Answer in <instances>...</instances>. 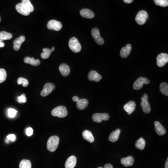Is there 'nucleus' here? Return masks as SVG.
Masks as SVG:
<instances>
[{
    "instance_id": "nucleus-1",
    "label": "nucleus",
    "mask_w": 168,
    "mask_h": 168,
    "mask_svg": "<svg viewBox=\"0 0 168 168\" xmlns=\"http://www.w3.org/2000/svg\"><path fill=\"white\" fill-rule=\"evenodd\" d=\"M59 143V138L58 137L56 136L50 137L47 143V149L50 152H54L58 148Z\"/></svg>"
},
{
    "instance_id": "nucleus-2",
    "label": "nucleus",
    "mask_w": 168,
    "mask_h": 168,
    "mask_svg": "<svg viewBox=\"0 0 168 168\" xmlns=\"http://www.w3.org/2000/svg\"><path fill=\"white\" fill-rule=\"evenodd\" d=\"M52 114L54 116H57L59 118H64L68 114L67 109L64 106H58L54 108L52 111Z\"/></svg>"
},
{
    "instance_id": "nucleus-3",
    "label": "nucleus",
    "mask_w": 168,
    "mask_h": 168,
    "mask_svg": "<svg viewBox=\"0 0 168 168\" xmlns=\"http://www.w3.org/2000/svg\"><path fill=\"white\" fill-rule=\"evenodd\" d=\"M69 47L74 52H79L81 50V45L78 39L75 37H73L69 40Z\"/></svg>"
},
{
    "instance_id": "nucleus-4",
    "label": "nucleus",
    "mask_w": 168,
    "mask_h": 168,
    "mask_svg": "<svg viewBox=\"0 0 168 168\" xmlns=\"http://www.w3.org/2000/svg\"><path fill=\"white\" fill-rule=\"evenodd\" d=\"M148 13L145 10H140L137 14L136 17V21L139 25H143L148 18Z\"/></svg>"
},
{
    "instance_id": "nucleus-5",
    "label": "nucleus",
    "mask_w": 168,
    "mask_h": 168,
    "mask_svg": "<svg viewBox=\"0 0 168 168\" xmlns=\"http://www.w3.org/2000/svg\"><path fill=\"white\" fill-rule=\"evenodd\" d=\"M148 100V96L147 94L145 93L141 98L142 101L140 102V105L143 112L145 114H149L150 113L151 111V106L149 105V102Z\"/></svg>"
},
{
    "instance_id": "nucleus-6",
    "label": "nucleus",
    "mask_w": 168,
    "mask_h": 168,
    "mask_svg": "<svg viewBox=\"0 0 168 168\" xmlns=\"http://www.w3.org/2000/svg\"><path fill=\"white\" fill-rule=\"evenodd\" d=\"M149 83L150 82L149 80L147 79V78L140 77L134 82V84L133 85V88L134 90H138L142 88L144 84L148 85L149 84Z\"/></svg>"
},
{
    "instance_id": "nucleus-7",
    "label": "nucleus",
    "mask_w": 168,
    "mask_h": 168,
    "mask_svg": "<svg viewBox=\"0 0 168 168\" xmlns=\"http://www.w3.org/2000/svg\"><path fill=\"white\" fill-rule=\"evenodd\" d=\"M92 119L94 122L97 123H100L103 120H108L109 119V116L107 113H96L93 114Z\"/></svg>"
},
{
    "instance_id": "nucleus-8",
    "label": "nucleus",
    "mask_w": 168,
    "mask_h": 168,
    "mask_svg": "<svg viewBox=\"0 0 168 168\" xmlns=\"http://www.w3.org/2000/svg\"><path fill=\"white\" fill-rule=\"evenodd\" d=\"M47 28L50 30H54L58 32L61 30L62 24L60 22L56 20H51L48 22Z\"/></svg>"
},
{
    "instance_id": "nucleus-9",
    "label": "nucleus",
    "mask_w": 168,
    "mask_h": 168,
    "mask_svg": "<svg viewBox=\"0 0 168 168\" xmlns=\"http://www.w3.org/2000/svg\"><path fill=\"white\" fill-rule=\"evenodd\" d=\"M91 34L94 41L97 44L99 45H102L104 44V41L103 38L100 36L99 29L97 28H93L91 31Z\"/></svg>"
},
{
    "instance_id": "nucleus-10",
    "label": "nucleus",
    "mask_w": 168,
    "mask_h": 168,
    "mask_svg": "<svg viewBox=\"0 0 168 168\" xmlns=\"http://www.w3.org/2000/svg\"><path fill=\"white\" fill-rule=\"evenodd\" d=\"M157 64L158 67H164L168 62V55L166 53H161L157 58Z\"/></svg>"
},
{
    "instance_id": "nucleus-11",
    "label": "nucleus",
    "mask_w": 168,
    "mask_h": 168,
    "mask_svg": "<svg viewBox=\"0 0 168 168\" xmlns=\"http://www.w3.org/2000/svg\"><path fill=\"white\" fill-rule=\"evenodd\" d=\"M55 88V86L52 83H47L45 84L44 89L41 93V95L46 97L50 94Z\"/></svg>"
},
{
    "instance_id": "nucleus-12",
    "label": "nucleus",
    "mask_w": 168,
    "mask_h": 168,
    "mask_svg": "<svg viewBox=\"0 0 168 168\" xmlns=\"http://www.w3.org/2000/svg\"><path fill=\"white\" fill-rule=\"evenodd\" d=\"M136 108V103L133 101H130L125 104L123 108H124V110L127 112L128 114L130 115L134 111Z\"/></svg>"
},
{
    "instance_id": "nucleus-13",
    "label": "nucleus",
    "mask_w": 168,
    "mask_h": 168,
    "mask_svg": "<svg viewBox=\"0 0 168 168\" xmlns=\"http://www.w3.org/2000/svg\"><path fill=\"white\" fill-rule=\"evenodd\" d=\"M88 79L90 81H94L97 82L102 79V76L95 71L93 70L89 72Z\"/></svg>"
},
{
    "instance_id": "nucleus-14",
    "label": "nucleus",
    "mask_w": 168,
    "mask_h": 168,
    "mask_svg": "<svg viewBox=\"0 0 168 168\" xmlns=\"http://www.w3.org/2000/svg\"><path fill=\"white\" fill-rule=\"evenodd\" d=\"M154 124L155 125V131L159 136H163L165 134L166 132L165 129L159 122L156 121L154 122Z\"/></svg>"
},
{
    "instance_id": "nucleus-15",
    "label": "nucleus",
    "mask_w": 168,
    "mask_h": 168,
    "mask_svg": "<svg viewBox=\"0 0 168 168\" xmlns=\"http://www.w3.org/2000/svg\"><path fill=\"white\" fill-rule=\"evenodd\" d=\"M25 40V37L24 36H21L19 38H17L14 40L13 44H14V50L15 51H18L21 48V45L24 42Z\"/></svg>"
},
{
    "instance_id": "nucleus-16",
    "label": "nucleus",
    "mask_w": 168,
    "mask_h": 168,
    "mask_svg": "<svg viewBox=\"0 0 168 168\" xmlns=\"http://www.w3.org/2000/svg\"><path fill=\"white\" fill-rule=\"evenodd\" d=\"M132 50V46L130 44H127L120 50V55L122 58H126L129 55Z\"/></svg>"
},
{
    "instance_id": "nucleus-17",
    "label": "nucleus",
    "mask_w": 168,
    "mask_h": 168,
    "mask_svg": "<svg viewBox=\"0 0 168 168\" xmlns=\"http://www.w3.org/2000/svg\"><path fill=\"white\" fill-rule=\"evenodd\" d=\"M77 163V158L75 156H72L69 157L65 162V168H74Z\"/></svg>"
},
{
    "instance_id": "nucleus-18",
    "label": "nucleus",
    "mask_w": 168,
    "mask_h": 168,
    "mask_svg": "<svg viewBox=\"0 0 168 168\" xmlns=\"http://www.w3.org/2000/svg\"><path fill=\"white\" fill-rule=\"evenodd\" d=\"M15 9L17 11L21 14L22 15L27 16L30 14V12L28 11V10L26 9L24 5L22 3H19L15 6Z\"/></svg>"
},
{
    "instance_id": "nucleus-19",
    "label": "nucleus",
    "mask_w": 168,
    "mask_h": 168,
    "mask_svg": "<svg viewBox=\"0 0 168 168\" xmlns=\"http://www.w3.org/2000/svg\"><path fill=\"white\" fill-rule=\"evenodd\" d=\"M80 14L83 17L88 19H92L94 17V13L89 9H82L80 11Z\"/></svg>"
},
{
    "instance_id": "nucleus-20",
    "label": "nucleus",
    "mask_w": 168,
    "mask_h": 168,
    "mask_svg": "<svg viewBox=\"0 0 168 168\" xmlns=\"http://www.w3.org/2000/svg\"><path fill=\"white\" fill-rule=\"evenodd\" d=\"M59 70L62 75L64 77L67 76L70 73V68L68 65L65 64L60 65L59 67Z\"/></svg>"
},
{
    "instance_id": "nucleus-21",
    "label": "nucleus",
    "mask_w": 168,
    "mask_h": 168,
    "mask_svg": "<svg viewBox=\"0 0 168 168\" xmlns=\"http://www.w3.org/2000/svg\"><path fill=\"white\" fill-rule=\"evenodd\" d=\"M121 163L125 167L132 166L134 164V159L132 156H129L126 158H122L121 159Z\"/></svg>"
},
{
    "instance_id": "nucleus-22",
    "label": "nucleus",
    "mask_w": 168,
    "mask_h": 168,
    "mask_svg": "<svg viewBox=\"0 0 168 168\" xmlns=\"http://www.w3.org/2000/svg\"><path fill=\"white\" fill-rule=\"evenodd\" d=\"M120 133V129H116V130L111 133L109 136V140L113 142H116L117 140H118L119 139Z\"/></svg>"
},
{
    "instance_id": "nucleus-23",
    "label": "nucleus",
    "mask_w": 168,
    "mask_h": 168,
    "mask_svg": "<svg viewBox=\"0 0 168 168\" xmlns=\"http://www.w3.org/2000/svg\"><path fill=\"white\" fill-rule=\"evenodd\" d=\"M83 138L87 141L92 143L94 141V138L92 132L89 130H85L82 133Z\"/></svg>"
},
{
    "instance_id": "nucleus-24",
    "label": "nucleus",
    "mask_w": 168,
    "mask_h": 168,
    "mask_svg": "<svg viewBox=\"0 0 168 168\" xmlns=\"http://www.w3.org/2000/svg\"><path fill=\"white\" fill-rule=\"evenodd\" d=\"M88 105V101L85 99H79L77 102V107L79 110H82L87 108Z\"/></svg>"
},
{
    "instance_id": "nucleus-25",
    "label": "nucleus",
    "mask_w": 168,
    "mask_h": 168,
    "mask_svg": "<svg viewBox=\"0 0 168 168\" xmlns=\"http://www.w3.org/2000/svg\"><path fill=\"white\" fill-rule=\"evenodd\" d=\"M24 62L26 64L32 65L34 66H38L40 64V61L38 59H35L33 58L26 56L24 58Z\"/></svg>"
},
{
    "instance_id": "nucleus-26",
    "label": "nucleus",
    "mask_w": 168,
    "mask_h": 168,
    "mask_svg": "<svg viewBox=\"0 0 168 168\" xmlns=\"http://www.w3.org/2000/svg\"><path fill=\"white\" fill-rule=\"evenodd\" d=\"M12 34L7 32H0V40L3 41L4 40H10L12 38Z\"/></svg>"
},
{
    "instance_id": "nucleus-27",
    "label": "nucleus",
    "mask_w": 168,
    "mask_h": 168,
    "mask_svg": "<svg viewBox=\"0 0 168 168\" xmlns=\"http://www.w3.org/2000/svg\"><path fill=\"white\" fill-rule=\"evenodd\" d=\"M22 3L30 13L33 12L34 10V7L32 5L30 0H23Z\"/></svg>"
},
{
    "instance_id": "nucleus-28",
    "label": "nucleus",
    "mask_w": 168,
    "mask_h": 168,
    "mask_svg": "<svg viewBox=\"0 0 168 168\" xmlns=\"http://www.w3.org/2000/svg\"><path fill=\"white\" fill-rule=\"evenodd\" d=\"M146 142L144 139L142 137H140L139 139L136 140V148L140 150L144 149L145 146Z\"/></svg>"
},
{
    "instance_id": "nucleus-29",
    "label": "nucleus",
    "mask_w": 168,
    "mask_h": 168,
    "mask_svg": "<svg viewBox=\"0 0 168 168\" xmlns=\"http://www.w3.org/2000/svg\"><path fill=\"white\" fill-rule=\"evenodd\" d=\"M160 90L162 94L164 95L168 96V85L167 83H162L160 85Z\"/></svg>"
},
{
    "instance_id": "nucleus-30",
    "label": "nucleus",
    "mask_w": 168,
    "mask_h": 168,
    "mask_svg": "<svg viewBox=\"0 0 168 168\" xmlns=\"http://www.w3.org/2000/svg\"><path fill=\"white\" fill-rule=\"evenodd\" d=\"M19 168H32L31 162L29 160H22L19 164Z\"/></svg>"
},
{
    "instance_id": "nucleus-31",
    "label": "nucleus",
    "mask_w": 168,
    "mask_h": 168,
    "mask_svg": "<svg viewBox=\"0 0 168 168\" xmlns=\"http://www.w3.org/2000/svg\"><path fill=\"white\" fill-rule=\"evenodd\" d=\"M43 53L41 54V56L43 59H47L50 56V54L52 53L51 50L48 48H44L43 50Z\"/></svg>"
},
{
    "instance_id": "nucleus-32",
    "label": "nucleus",
    "mask_w": 168,
    "mask_h": 168,
    "mask_svg": "<svg viewBox=\"0 0 168 168\" xmlns=\"http://www.w3.org/2000/svg\"><path fill=\"white\" fill-rule=\"evenodd\" d=\"M154 3L157 6L163 7H166L168 5V1L167 0H155Z\"/></svg>"
},
{
    "instance_id": "nucleus-33",
    "label": "nucleus",
    "mask_w": 168,
    "mask_h": 168,
    "mask_svg": "<svg viewBox=\"0 0 168 168\" xmlns=\"http://www.w3.org/2000/svg\"><path fill=\"white\" fill-rule=\"evenodd\" d=\"M7 73L4 69H0V83H3L6 79Z\"/></svg>"
},
{
    "instance_id": "nucleus-34",
    "label": "nucleus",
    "mask_w": 168,
    "mask_h": 168,
    "mask_svg": "<svg viewBox=\"0 0 168 168\" xmlns=\"http://www.w3.org/2000/svg\"><path fill=\"white\" fill-rule=\"evenodd\" d=\"M17 84L18 85H22L24 87H27L29 85V81L27 79L23 77H20L18 79Z\"/></svg>"
},
{
    "instance_id": "nucleus-35",
    "label": "nucleus",
    "mask_w": 168,
    "mask_h": 168,
    "mask_svg": "<svg viewBox=\"0 0 168 168\" xmlns=\"http://www.w3.org/2000/svg\"><path fill=\"white\" fill-rule=\"evenodd\" d=\"M17 111L15 110V109H13V108H9L8 109V116L10 118H14L16 116Z\"/></svg>"
},
{
    "instance_id": "nucleus-36",
    "label": "nucleus",
    "mask_w": 168,
    "mask_h": 168,
    "mask_svg": "<svg viewBox=\"0 0 168 168\" xmlns=\"http://www.w3.org/2000/svg\"><path fill=\"white\" fill-rule=\"evenodd\" d=\"M17 101L19 103H25L27 101V98L25 96V94H23L18 97Z\"/></svg>"
},
{
    "instance_id": "nucleus-37",
    "label": "nucleus",
    "mask_w": 168,
    "mask_h": 168,
    "mask_svg": "<svg viewBox=\"0 0 168 168\" xmlns=\"http://www.w3.org/2000/svg\"><path fill=\"white\" fill-rule=\"evenodd\" d=\"M33 130L32 128H28L26 129V134L28 136H32L33 134Z\"/></svg>"
},
{
    "instance_id": "nucleus-38",
    "label": "nucleus",
    "mask_w": 168,
    "mask_h": 168,
    "mask_svg": "<svg viewBox=\"0 0 168 168\" xmlns=\"http://www.w3.org/2000/svg\"><path fill=\"white\" fill-rule=\"evenodd\" d=\"M15 139H16V136L15 134H10L7 136V139L11 140L13 142L15 141Z\"/></svg>"
},
{
    "instance_id": "nucleus-39",
    "label": "nucleus",
    "mask_w": 168,
    "mask_h": 168,
    "mask_svg": "<svg viewBox=\"0 0 168 168\" xmlns=\"http://www.w3.org/2000/svg\"><path fill=\"white\" fill-rule=\"evenodd\" d=\"M79 100V98L78 96H76L73 97V100L74 102H77Z\"/></svg>"
},
{
    "instance_id": "nucleus-40",
    "label": "nucleus",
    "mask_w": 168,
    "mask_h": 168,
    "mask_svg": "<svg viewBox=\"0 0 168 168\" xmlns=\"http://www.w3.org/2000/svg\"><path fill=\"white\" fill-rule=\"evenodd\" d=\"M104 168H113V166L112 164H106L104 166Z\"/></svg>"
},
{
    "instance_id": "nucleus-41",
    "label": "nucleus",
    "mask_w": 168,
    "mask_h": 168,
    "mask_svg": "<svg viewBox=\"0 0 168 168\" xmlns=\"http://www.w3.org/2000/svg\"><path fill=\"white\" fill-rule=\"evenodd\" d=\"M5 46V44H4L3 41H2L1 40H0V48H3Z\"/></svg>"
},
{
    "instance_id": "nucleus-42",
    "label": "nucleus",
    "mask_w": 168,
    "mask_h": 168,
    "mask_svg": "<svg viewBox=\"0 0 168 168\" xmlns=\"http://www.w3.org/2000/svg\"><path fill=\"white\" fill-rule=\"evenodd\" d=\"M133 0H124V2L127 3H130L133 2Z\"/></svg>"
},
{
    "instance_id": "nucleus-43",
    "label": "nucleus",
    "mask_w": 168,
    "mask_h": 168,
    "mask_svg": "<svg viewBox=\"0 0 168 168\" xmlns=\"http://www.w3.org/2000/svg\"><path fill=\"white\" fill-rule=\"evenodd\" d=\"M165 168H168V158H167V160L166 161L165 164Z\"/></svg>"
},
{
    "instance_id": "nucleus-44",
    "label": "nucleus",
    "mask_w": 168,
    "mask_h": 168,
    "mask_svg": "<svg viewBox=\"0 0 168 168\" xmlns=\"http://www.w3.org/2000/svg\"><path fill=\"white\" fill-rule=\"evenodd\" d=\"M54 50H55V48H54V47H52V49L50 50H51V52H52L54 51Z\"/></svg>"
},
{
    "instance_id": "nucleus-45",
    "label": "nucleus",
    "mask_w": 168,
    "mask_h": 168,
    "mask_svg": "<svg viewBox=\"0 0 168 168\" xmlns=\"http://www.w3.org/2000/svg\"><path fill=\"white\" fill-rule=\"evenodd\" d=\"M98 168H103V167H98Z\"/></svg>"
},
{
    "instance_id": "nucleus-46",
    "label": "nucleus",
    "mask_w": 168,
    "mask_h": 168,
    "mask_svg": "<svg viewBox=\"0 0 168 168\" xmlns=\"http://www.w3.org/2000/svg\"><path fill=\"white\" fill-rule=\"evenodd\" d=\"M1 18L0 17V22H1Z\"/></svg>"
}]
</instances>
